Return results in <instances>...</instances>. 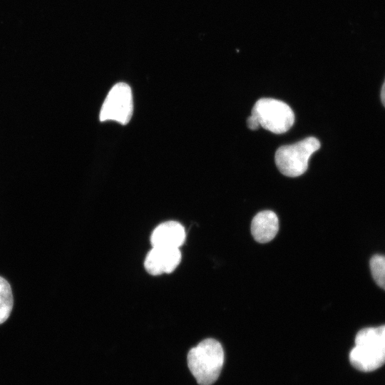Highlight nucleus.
I'll return each instance as SVG.
<instances>
[{
  "label": "nucleus",
  "instance_id": "f257e3e1",
  "mask_svg": "<svg viewBox=\"0 0 385 385\" xmlns=\"http://www.w3.org/2000/svg\"><path fill=\"white\" fill-rule=\"evenodd\" d=\"M351 365L361 371H372L385 364V325L358 332L350 351Z\"/></svg>",
  "mask_w": 385,
  "mask_h": 385
},
{
  "label": "nucleus",
  "instance_id": "f03ea898",
  "mask_svg": "<svg viewBox=\"0 0 385 385\" xmlns=\"http://www.w3.org/2000/svg\"><path fill=\"white\" fill-rule=\"evenodd\" d=\"M224 363V351L219 342L208 338L190 349L188 365L199 385H211L219 377Z\"/></svg>",
  "mask_w": 385,
  "mask_h": 385
},
{
  "label": "nucleus",
  "instance_id": "7ed1b4c3",
  "mask_svg": "<svg viewBox=\"0 0 385 385\" xmlns=\"http://www.w3.org/2000/svg\"><path fill=\"white\" fill-rule=\"evenodd\" d=\"M319 148L320 143L314 137H308L294 144L281 146L275 153L276 165L286 176H299L307 170L310 156Z\"/></svg>",
  "mask_w": 385,
  "mask_h": 385
},
{
  "label": "nucleus",
  "instance_id": "20e7f679",
  "mask_svg": "<svg viewBox=\"0 0 385 385\" xmlns=\"http://www.w3.org/2000/svg\"><path fill=\"white\" fill-rule=\"evenodd\" d=\"M251 115L260 126L276 134L287 132L294 122V112L286 103L270 98L258 100Z\"/></svg>",
  "mask_w": 385,
  "mask_h": 385
},
{
  "label": "nucleus",
  "instance_id": "39448f33",
  "mask_svg": "<svg viewBox=\"0 0 385 385\" xmlns=\"http://www.w3.org/2000/svg\"><path fill=\"white\" fill-rule=\"evenodd\" d=\"M133 111L130 87L125 83H118L107 94L100 111L99 118L101 122L112 120L125 125L130 121Z\"/></svg>",
  "mask_w": 385,
  "mask_h": 385
},
{
  "label": "nucleus",
  "instance_id": "423d86ee",
  "mask_svg": "<svg viewBox=\"0 0 385 385\" xmlns=\"http://www.w3.org/2000/svg\"><path fill=\"white\" fill-rule=\"evenodd\" d=\"M181 260L179 248L153 247L148 253L144 267L152 275L172 272Z\"/></svg>",
  "mask_w": 385,
  "mask_h": 385
},
{
  "label": "nucleus",
  "instance_id": "0eeeda50",
  "mask_svg": "<svg viewBox=\"0 0 385 385\" xmlns=\"http://www.w3.org/2000/svg\"><path fill=\"white\" fill-rule=\"evenodd\" d=\"M185 240L183 226L176 221H168L157 226L150 236L153 247L179 248Z\"/></svg>",
  "mask_w": 385,
  "mask_h": 385
},
{
  "label": "nucleus",
  "instance_id": "6e6552de",
  "mask_svg": "<svg viewBox=\"0 0 385 385\" xmlns=\"http://www.w3.org/2000/svg\"><path fill=\"white\" fill-rule=\"evenodd\" d=\"M279 230L277 215L271 210L258 212L251 222V232L254 239L260 243L271 241Z\"/></svg>",
  "mask_w": 385,
  "mask_h": 385
},
{
  "label": "nucleus",
  "instance_id": "1a4fd4ad",
  "mask_svg": "<svg viewBox=\"0 0 385 385\" xmlns=\"http://www.w3.org/2000/svg\"><path fill=\"white\" fill-rule=\"evenodd\" d=\"M13 307V296L9 283L0 277V324L6 321Z\"/></svg>",
  "mask_w": 385,
  "mask_h": 385
},
{
  "label": "nucleus",
  "instance_id": "9d476101",
  "mask_svg": "<svg viewBox=\"0 0 385 385\" xmlns=\"http://www.w3.org/2000/svg\"><path fill=\"white\" fill-rule=\"evenodd\" d=\"M370 270L375 282L385 290V256L374 255L370 260Z\"/></svg>",
  "mask_w": 385,
  "mask_h": 385
},
{
  "label": "nucleus",
  "instance_id": "9b49d317",
  "mask_svg": "<svg viewBox=\"0 0 385 385\" xmlns=\"http://www.w3.org/2000/svg\"><path fill=\"white\" fill-rule=\"evenodd\" d=\"M247 124L251 130H257L260 126L256 118L252 115L247 118Z\"/></svg>",
  "mask_w": 385,
  "mask_h": 385
},
{
  "label": "nucleus",
  "instance_id": "f8f14e48",
  "mask_svg": "<svg viewBox=\"0 0 385 385\" xmlns=\"http://www.w3.org/2000/svg\"><path fill=\"white\" fill-rule=\"evenodd\" d=\"M381 99L383 105L385 107V80L381 87Z\"/></svg>",
  "mask_w": 385,
  "mask_h": 385
}]
</instances>
